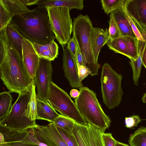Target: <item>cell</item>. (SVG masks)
<instances>
[{
  "instance_id": "cell-1",
  "label": "cell",
  "mask_w": 146,
  "mask_h": 146,
  "mask_svg": "<svg viewBox=\"0 0 146 146\" xmlns=\"http://www.w3.org/2000/svg\"><path fill=\"white\" fill-rule=\"evenodd\" d=\"M6 27L0 31V75L10 92H29L34 81L30 76L23 58L9 41Z\"/></svg>"
},
{
  "instance_id": "cell-2",
  "label": "cell",
  "mask_w": 146,
  "mask_h": 146,
  "mask_svg": "<svg viewBox=\"0 0 146 146\" xmlns=\"http://www.w3.org/2000/svg\"><path fill=\"white\" fill-rule=\"evenodd\" d=\"M9 24L22 37L32 43L46 44L56 39L46 8L37 7L15 15Z\"/></svg>"
},
{
  "instance_id": "cell-3",
  "label": "cell",
  "mask_w": 146,
  "mask_h": 146,
  "mask_svg": "<svg viewBox=\"0 0 146 146\" xmlns=\"http://www.w3.org/2000/svg\"><path fill=\"white\" fill-rule=\"evenodd\" d=\"M75 103L80 113L88 122L99 128L104 133L110 126L111 120L103 111L96 93L86 87L79 90Z\"/></svg>"
},
{
  "instance_id": "cell-4",
  "label": "cell",
  "mask_w": 146,
  "mask_h": 146,
  "mask_svg": "<svg viewBox=\"0 0 146 146\" xmlns=\"http://www.w3.org/2000/svg\"><path fill=\"white\" fill-rule=\"evenodd\" d=\"M73 36L82 54L84 65L89 69L91 76L98 75L100 65L95 60L92 47V22L88 15L80 14L73 19Z\"/></svg>"
},
{
  "instance_id": "cell-5",
  "label": "cell",
  "mask_w": 146,
  "mask_h": 146,
  "mask_svg": "<svg viewBox=\"0 0 146 146\" xmlns=\"http://www.w3.org/2000/svg\"><path fill=\"white\" fill-rule=\"evenodd\" d=\"M122 77L108 63L102 65L100 79L102 96L104 103L110 110L118 106L122 100Z\"/></svg>"
},
{
  "instance_id": "cell-6",
  "label": "cell",
  "mask_w": 146,
  "mask_h": 146,
  "mask_svg": "<svg viewBox=\"0 0 146 146\" xmlns=\"http://www.w3.org/2000/svg\"><path fill=\"white\" fill-rule=\"evenodd\" d=\"M47 100L53 108L62 115L80 125H88V122L80 113L75 103L66 92L52 81L50 85Z\"/></svg>"
},
{
  "instance_id": "cell-7",
  "label": "cell",
  "mask_w": 146,
  "mask_h": 146,
  "mask_svg": "<svg viewBox=\"0 0 146 146\" xmlns=\"http://www.w3.org/2000/svg\"><path fill=\"white\" fill-rule=\"evenodd\" d=\"M30 94L25 92L19 94L7 115L0 121V125L11 129L23 131L33 127L36 123L27 117L26 112Z\"/></svg>"
},
{
  "instance_id": "cell-8",
  "label": "cell",
  "mask_w": 146,
  "mask_h": 146,
  "mask_svg": "<svg viewBox=\"0 0 146 146\" xmlns=\"http://www.w3.org/2000/svg\"><path fill=\"white\" fill-rule=\"evenodd\" d=\"M47 10L50 24L56 39L62 48L66 47L70 39L73 23L68 8L49 7Z\"/></svg>"
},
{
  "instance_id": "cell-9",
  "label": "cell",
  "mask_w": 146,
  "mask_h": 146,
  "mask_svg": "<svg viewBox=\"0 0 146 146\" xmlns=\"http://www.w3.org/2000/svg\"><path fill=\"white\" fill-rule=\"evenodd\" d=\"M53 70L51 61L40 58L39 63L36 71L34 83L37 89L38 99L48 102V94Z\"/></svg>"
},
{
  "instance_id": "cell-10",
  "label": "cell",
  "mask_w": 146,
  "mask_h": 146,
  "mask_svg": "<svg viewBox=\"0 0 146 146\" xmlns=\"http://www.w3.org/2000/svg\"><path fill=\"white\" fill-rule=\"evenodd\" d=\"M123 9L146 42V0H125Z\"/></svg>"
},
{
  "instance_id": "cell-11",
  "label": "cell",
  "mask_w": 146,
  "mask_h": 146,
  "mask_svg": "<svg viewBox=\"0 0 146 146\" xmlns=\"http://www.w3.org/2000/svg\"><path fill=\"white\" fill-rule=\"evenodd\" d=\"M31 129L37 140L48 146H68L53 122L45 125L36 124Z\"/></svg>"
},
{
  "instance_id": "cell-12",
  "label": "cell",
  "mask_w": 146,
  "mask_h": 146,
  "mask_svg": "<svg viewBox=\"0 0 146 146\" xmlns=\"http://www.w3.org/2000/svg\"><path fill=\"white\" fill-rule=\"evenodd\" d=\"M62 48L63 69L64 76L71 87L80 90L83 86L79 77L76 60L66 48Z\"/></svg>"
},
{
  "instance_id": "cell-13",
  "label": "cell",
  "mask_w": 146,
  "mask_h": 146,
  "mask_svg": "<svg viewBox=\"0 0 146 146\" xmlns=\"http://www.w3.org/2000/svg\"><path fill=\"white\" fill-rule=\"evenodd\" d=\"M23 59L30 76L34 81L40 58L37 55L31 42L23 38L22 42Z\"/></svg>"
},
{
  "instance_id": "cell-14",
  "label": "cell",
  "mask_w": 146,
  "mask_h": 146,
  "mask_svg": "<svg viewBox=\"0 0 146 146\" xmlns=\"http://www.w3.org/2000/svg\"><path fill=\"white\" fill-rule=\"evenodd\" d=\"M110 38L109 29H103L93 27L91 33V41L93 51L96 62H98V58L100 52L103 46Z\"/></svg>"
},
{
  "instance_id": "cell-15",
  "label": "cell",
  "mask_w": 146,
  "mask_h": 146,
  "mask_svg": "<svg viewBox=\"0 0 146 146\" xmlns=\"http://www.w3.org/2000/svg\"><path fill=\"white\" fill-rule=\"evenodd\" d=\"M119 29L121 36H128L136 38L127 19L123 9H118L110 13Z\"/></svg>"
},
{
  "instance_id": "cell-16",
  "label": "cell",
  "mask_w": 146,
  "mask_h": 146,
  "mask_svg": "<svg viewBox=\"0 0 146 146\" xmlns=\"http://www.w3.org/2000/svg\"><path fill=\"white\" fill-rule=\"evenodd\" d=\"M31 43L40 58L51 61L57 57L59 47L54 40L44 44Z\"/></svg>"
},
{
  "instance_id": "cell-17",
  "label": "cell",
  "mask_w": 146,
  "mask_h": 146,
  "mask_svg": "<svg viewBox=\"0 0 146 146\" xmlns=\"http://www.w3.org/2000/svg\"><path fill=\"white\" fill-rule=\"evenodd\" d=\"M146 42L137 40L138 56L135 60L130 59L129 62L133 72V78L134 84L137 86L142 64V58Z\"/></svg>"
},
{
  "instance_id": "cell-18",
  "label": "cell",
  "mask_w": 146,
  "mask_h": 146,
  "mask_svg": "<svg viewBox=\"0 0 146 146\" xmlns=\"http://www.w3.org/2000/svg\"><path fill=\"white\" fill-rule=\"evenodd\" d=\"M37 119L45 120L50 122H53L60 115L48 102L38 99L37 101Z\"/></svg>"
},
{
  "instance_id": "cell-19",
  "label": "cell",
  "mask_w": 146,
  "mask_h": 146,
  "mask_svg": "<svg viewBox=\"0 0 146 146\" xmlns=\"http://www.w3.org/2000/svg\"><path fill=\"white\" fill-rule=\"evenodd\" d=\"M29 129L23 131L15 130L0 125V132L3 135L8 146L11 143L21 141L28 135Z\"/></svg>"
},
{
  "instance_id": "cell-20",
  "label": "cell",
  "mask_w": 146,
  "mask_h": 146,
  "mask_svg": "<svg viewBox=\"0 0 146 146\" xmlns=\"http://www.w3.org/2000/svg\"><path fill=\"white\" fill-rule=\"evenodd\" d=\"M6 33L8 39L12 46L23 58L22 42L23 37L9 24L6 27Z\"/></svg>"
},
{
  "instance_id": "cell-21",
  "label": "cell",
  "mask_w": 146,
  "mask_h": 146,
  "mask_svg": "<svg viewBox=\"0 0 146 146\" xmlns=\"http://www.w3.org/2000/svg\"><path fill=\"white\" fill-rule=\"evenodd\" d=\"M36 86L34 82L29 90L30 99L26 112L27 117L32 120L35 121L37 119V107L38 99L36 92Z\"/></svg>"
},
{
  "instance_id": "cell-22",
  "label": "cell",
  "mask_w": 146,
  "mask_h": 146,
  "mask_svg": "<svg viewBox=\"0 0 146 146\" xmlns=\"http://www.w3.org/2000/svg\"><path fill=\"white\" fill-rule=\"evenodd\" d=\"M87 126L89 146H104L102 131L90 123Z\"/></svg>"
},
{
  "instance_id": "cell-23",
  "label": "cell",
  "mask_w": 146,
  "mask_h": 146,
  "mask_svg": "<svg viewBox=\"0 0 146 146\" xmlns=\"http://www.w3.org/2000/svg\"><path fill=\"white\" fill-rule=\"evenodd\" d=\"M87 125H80L75 123L72 131L78 146H89Z\"/></svg>"
},
{
  "instance_id": "cell-24",
  "label": "cell",
  "mask_w": 146,
  "mask_h": 146,
  "mask_svg": "<svg viewBox=\"0 0 146 146\" xmlns=\"http://www.w3.org/2000/svg\"><path fill=\"white\" fill-rule=\"evenodd\" d=\"M13 100L9 92L5 91L0 94V120L4 118L11 110Z\"/></svg>"
},
{
  "instance_id": "cell-25",
  "label": "cell",
  "mask_w": 146,
  "mask_h": 146,
  "mask_svg": "<svg viewBox=\"0 0 146 146\" xmlns=\"http://www.w3.org/2000/svg\"><path fill=\"white\" fill-rule=\"evenodd\" d=\"M106 44L109 48L114 52L128 57L126 44L124 36H121L114 39L110 38Z\"/></svg>"
},
{
  "instance_id": "cell-26",
  "label": "cell",
  "mask_w": 146,
  "mask_h": 146,
  "mask_svg": "<svg viewBox=\"0 0 146 146\" xmlns=\"http://www.w3.org/2000/svg\"><path fill=\"white\" fill-rule=\"evenodd\" d=\"M130 146H146V127H141L129 137Z\"/></svg>"
},
{
  "instance_id": "cell-27",
  "label": "cell",
  "mask_w": 146,
  "mask_h": 146,
  "mask_svg": "<svg viewBox=\"0 0 146 146\" xmlns=\"http://www.w3.org/2000/svg\"><path fill=\"white\" fill-rule=\"evenodd\" d=\"M7 8L15 15L31 10L22 0H0Z\"/></svg>"
},
{
  "instance_id": "cell-28",
  "label": "cell",
  "mask_w": 146,
  "mask_h": 146,
  "mask_svg": "<svg viewBox=\"0 0 146 146\" xmlns=\"http://www.w3.org/2000/svg\"><path fill=\"white\" fill-rule=\"evenodd\" d=\"M125 0H101L100 1L102 8L107 15L111 12L122 9Z\"/></svg>"
},
{
  "instance_id": "cell-29",
  "label": "cell",
  "mask_w": 146,
  "mask_h": 146,
  "mask_svg": "<svg viewBox=\"0 0 146 146\" xmlns=\"http://www.w3.org/2000/svg\"><path fill=\"white\" fill-rule=\"evenodd\" d=\"M53 123L56 126L72 134V131L76 123L73 120L60 115Z\"/></svg>"
},
{
  "instance_id": "cell-30",
  "label": "cell",
  "mask_w": 146,
  "mask_h": 146,
  "mask_svg": "<svg viewBox=\"0 0 146 146\" xmlns=\"http://www.w3.org/2000/svg\"><path fill=\"white\" fill-rule=\"evenodd\" d=\"M15 15L0 0V31L7 26Z\"/></svg>"
},
{
  "instance_id": "cell-31",
  "label": "cell",
  "mask_w": 146,
  "mask_h": 146,
  "mask_svg": "<svg viewBox=\"0 0 146 146\" xmlns=\"http://www.w3.org/2000/svg\"><path fill=\"white\" fill-rule=\"evenodd\" d=\"M126 41L128 58L135 60L138 56L137 39L128 36H124Z\"/></svg>"
},
{
  "instance_id": "cell-32",
  "label": "cell",
  "mask_w": 146,
  "mask_h": 146,
  "mask_svg": "<svg viewBox=\"0 0 146 146\" xmlns=\"http://www.w3.org/2000/svg\"><path fill=\"white\" fill-rule=\"evenodd\" d=\"M108 22L110 38L114 39L121 36V32L117 24L111 15H110V19Z\"/></svg>"
},
{
  "instance_id": "cell-33",
  "label": "cell",
  "mask_w": 146,
  "mask_h": 146,
  "mask_svg": "<svg viewBox=\"0 0 146 146\" xmlns=\"http://www.w3.org/2000/svg\"><path fill=\"white\" fill-rule=\"evenodd\" d=\"M56 127L68 146H78L73 134H71L57 126Z\"/></svg>"
},
{
  "instance_id": "cell-34",
  "label": "cell",
  "mask_w": 146,
  "mask_h": 146,
  "mask_svg": "<svg viewBox=\"0 0 146 146\" xmlns=\"http://www.w3.org/2000/svg\"><path fill=\"white\" fill-rule=\"evenodd\" d=\"M141 121L139 117L137 115H133L127 117L125 118V126L127 128H131L137 126Z\"/></svg>"
},
{
  "instance_id": "cell-35",
  "label": "cell",
  "mask_w": 146,
  "mask_h": 146,
  "mask_svg": "<svg viewBox=\"0 0 146 146\" xmlns=\"http://www.w3.org/2000/svg\"><path fill=\"white\" fill-rule=\"evenodd\" d=\"M103 139L104 146H115L117 141L111 133H103Z\"/></svg>"
},
{
  "instance_id": "cell-36",
  "label": "cell",
  "mask_w": 146,
  "mask_h": 146,
  "mask_svg": "<svg viewBox=\"0 0 146 146\" xmlns=\"http://www.w3.org/2000/svg\"><path fill=\"white\" fill-rule=\"evenodd\" d=\"M77 46L76 41L74 36H72L68 41L66 48L70 51L75 59Z\"/></svg>"
},
{
  "instance_id": "cell-37",
  "label": "cell",
  "mask_w": 146,
  "mask_h": 146,
  "mask_svg": "<svg viewBox=\"0 0 146 146\" xmlns=\"http://www.w3.org/2000/svg\"><path fill=\"white\" fill-rule=\"evenodd\" d=\"M123 9H124L123 7ZM124 10L126 14L127 19L130 24V25L133 30V31L135 35V36L137 40H139L145 41L141 35V34L140 33L139 30H138V29L136 27L135 24L133 22L132 20L127 15V14L125 12L124 9Z\"/></svg>"
},
{
  "instance_id": "cell-38",
  "label": "cell",
  "mask_w": 146,
  "mask_h": 146,
  "mask_svg": "<svg viewBox=\"0 0 146 146\" xmlns=\"http://www.w3.org/2000/svg\"><path fill=\"white\" fill-rule=\"evenodd\" d=\"M78 69V73L80 80L82 81L90 74L88 68L84 66L77 63Z\"/></svg>"
},
{
  "instance_id": "cell-39",
  "label": "cell",
  "mask_w": 146,
  "mask_h": 146,
  "mask_svg": "<svg viewBox=\"0 0 146 146\" xmlns=\"http://www.w3.org/2000/svg\"><path fill=\"white\" fill-rule=\"evenodd\" d=\"M76 59L77 63L78 64L81 65H84L82 54L78 45L76 54Z\"/></svg>"
},
{
  "instance_id": "cell-40",
  "label": "cell",
  "mask_w": 146,
  "mask_h": 146,
  "mask_svg": "<svg viewBox=\"0 0 146 146\" xmlns=\"http://www.w3.org/2000/svg\"><path fill=\"white\" fill-rule=\"evenodd\" d=\"M22 1L25 5L27 6L37 5L40 0H22Z\"/></svg>"
},
{
  "instance_id": "cell-41",
  "label": "cell",
  "mask_w": 146,
  "mask_h": 146,
  "mask_svg": "<svg viewBox=\"0 0 146 146\" xmlns=\"http://www.w3.org/2000/svg\"><path fill=\"white\" fill-rule=\"evenodd\" d=\"M8 146H39L36 145H29L22 143L21 141H16L10 143Z\"/></svg>"
},
{
  "instance_id": "cell-42",
  "label": "cell",
  "mask_w": 146,
  "mask_h": 146,
  "mask_svg": "<svg viewBox=\"0 0 146 146\" xmlns=\"http://www.w3.org/2000/svg\"><path fill=\"white\" fill-rule=\"evenodd\" d=\"M80 94L79 91L76 89H72L70 91V94L71 97L73 98H76Z\"/></svg>"
},
{
  "instance_id": "cell-43",
  "label": "cell",
  "mask_w": 146,
  "mask_h": 146,
  "mask_svg": "<svg viewBox=\"0 0 146 146\" xmlns=\"http://www.w3.org/2000/svg\"><path fill=\"white\" fill-rule=\"evenodd\" d=\"M0 146H8L5 142L4 136L0 132Z\"/></svg>"
},
{
  "instance_id": "cell-44",
  "label": "cell",
  "mask_w": 146,
  "mask_h": 146,
  "mask_svg": "<svg viewBox=\"0 0 146 146\" xmlns=\"http://www.w3.org/2000/svg\"><path fill=\"white\" fill-rule=\"evenodd\" d=\"M142 64L146 69V43L144 48Z\"/></svg>"
},
{
  "instance_id": "cell-45",
  "label": "cell",
  "mask_w": 146,
  "mask_h": 146,
  "mask_svg": "<svg viewBox=\"0 0 146 146\" xmlns=\"http://www.w3.org/2000/svg\"><path fill=\"white\" fill-rule=\"evenodd\" d=\"M115 146H130L128 145L123 143L117 141Z\"/></svg>"
},
{
  "instance_id": "cell-46",
  "label": "cell",
  "mask_w": 146,
  "mask_h": 146,
  "mask_svg": "<svg viewBox=\"0 0 146 146\" xmlns=\"http://www.w3.org/2000/svg\"><path fill=\"white\" fill-rule=\"evenodd\" d=\"M142 100L144 103H146V93H145L142 98Z\"/></svg>"
}]
</instances>
